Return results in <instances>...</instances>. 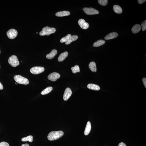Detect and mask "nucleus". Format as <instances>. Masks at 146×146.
Segmentation results:
<instances>
[{
  "label": "nucleus",
  "instance_id": "nucleus-23",
  "mask_svg": "<svg viewBox=\"0 0 146 146\" xmlns=\"http://www.w3.org/2000/svg\"><path fill=\"white\" fill-rule=\"evenodd\" d=\"M71 34H69L67 35L65 37L62 38L60 40V41L61 43H66V42L67 41L71 38Z\"/></svg>",
  "mask_w": 146,
  "mask_h": 146
},
{
  "label": "nucleus",
  "instance_id": "nucleus-8",
  "mask_svg": "<svg viewBox=\"0 0 146 146\" xmlns=\"http://www.w3.org/2000/svg\"><path fill=\"white\" fill-rule=\"evenodd\" d=\"M60 77V75L58 73L53 72L51 73L48 77V79L52 82H55Z\"/></svg>",
  "mask_w": 146,
  "mask_h": 146
},
{
  "label": "nucleus",
  "instance_id": "nucleus-10",
  "mask_svg": "<svg viewBox=\"0 0 146 146\" xmlns=\"http://www.w3.org/2000/svg\"><path fill=\"white\" fill-rule=\"evenodd\" d=\"M78 24L81 28L83 29H87L89 27L88 23L86 22V21L83 19H81L78 21Z\"/></svg>",
  "mask_w": 146,
  "mask_h": 146
},
{
  "label": "nucleus",
  "instance_id": "nucleus-25",
  "mask_svg": "<svg viewBox=\"0 0 146 146\" xmlns=\"http://www.w3.org/2000/svg\"><path fill=\"white\" fill-rule=\"evenodd\" d=\"M72 72L73 73H76L77 72H80V69L78 65H75L74 67L71 68Z\"/></svg>",
  "mask_w": 146,
  "mask_h": 146
},
{
  "label": "nucleus",
  "instance_id": "nucleus-32",
  "mask_svg": "<svg viewBox=\"0 0 146 146\" xmlns=\"http://www.w3.org/2000/svg\"><path fill=\"white\" fill-rule=\"evenodd\" d=\"M3 89V86L1 83L0 82V90H2Z\"/></svg>",
  "mask_w": 146,
  "mask_h": 146
},
{
  "label": "nucleus",
  "instance_id": "nucleus-9",
  "mask_svg": "<svg viewBox=\"0 0 146 146\" xmlns=\"http://www.w3.org/2000/svg\"><path fill=\"white\" fill-rule=\"evenodd\" d=\"M72 94V91L71 89L69 88H67L63 95V98L64 101H67L71 96Z\"/></svg>",
  "mask_w": 146,
  "mask_h": 146
},
{
  "label": "nucleus",
  "instance_id": "nucleus-7",
  "mask_svg": "<svg viewBox=\"0 0 146 146\" xmlns=\"http://www.w3.org/2000/svg\"><path fill=\"white\" fill-rule=\"evenodd\" d=\"M7 35L8 37L10 39H14L17 36L18 32L16 30L11 29L7 32Z\"/></svg>",
  "mask_w": 146,
  "mask_h": 146
},
{
  "label": "nucleus",
  "instance_id": "nucleus-36",
  "mask_svg": "<svg viewBox=\"0 0 146 146\" xmlns=\"http://www.w3.org/2000/svg\"><path fill=\"white\" fill-rule=\"evenodd\" d=\"M37 33H38V32H37L36 33L37 34Z\"/></svg>",
  "mask_w": 146,
  "mask_h": 146
},
{
  "label": "nucleus",
  "instance_id": "nucleus-13",
  "mask_svg": "<svg viewBox=\"0 0 146 146\" xmlns=\"http://www.w3.org/2000/svg\"><path fill=\"white\" fill-rule=\"evenodd\" d=\"M57 53V50L54 49L50 53L47 55L46 57L47 59H52L55 57Z\"/></svg>",
  "mask_w": 146,
  "mask_h": 146
},
{
  "label": "nucleus",
  "instance_id": "nucleus-33",
  "mask_svg": "<svg viewBox=\"0 0 146 146\" xmlns=\"http://www.w3.org/2000/svg\"><path fill=\"white\" fill-rule=\"evenodd\" d=\"M22 146H29V144L26 143L24 144H22Z\"/></svg>",
  "mask_w": 146,
  "mask_h": 146
},
{
  "label": "nucleus",
  "instance_id": "nucleus-12",
  "mask_svg": "<svg viewBox=\"0 0 146 146\" xmlns=\"http://www.w3.org/2000/svg\"><path fill=\"white\" fill-rule=\"evenodd\" d=\"M68 55V52H65L61 53L58 58V61L59 62H61L64 60Z\"/></svg>",
  "mask_w": 146,
  "mask_h": 146
},
{
  "label": "nucleus",
  "instance_id": "nucleus-6",
  "mask_svg": "<svg viewBox=\"0 0 146 146\" xmlns=\"http://www.w3.org/2000/svg\"><path fill=\"white\" fill-rule=\"evenodd\" d=\"M45 68L41 67H34L30 70V72L33 74L37 75L43 73L45 71Z\"/></svg>",
  "mask_w": 146,
  "mask_h": 146
},
{
  "label": "nucleus",
  "instance_id": "nucleus-21",
  "mask_svg": "<svg viewBox=\"0 0 146 146\" xmlns=\"http://www.w3.org/2000/svg\"><path fill=\"white\" fill-rule=\"evenodd\" d=\"M78 36L77 35H73L71 36V38L67 41L66 42L65 44L67 45H69L72 42L75 41V40L78 39Z\"/></svg>",
  "mask_w": 146,
  "mask_h": 146
},
{
  "label": "nucleus",
  "instance_id": "nucleus-1",
  "mask_svg": "<svg viewBox=\"0 0 146 146\" xmlns=\"http://www.w3.org/2000/svg\"><path fill=\"white\" fill-rule=\"evenodd\" d=\"M64 134L63 131H52L48 134L47 138L50 141L55 140L62 137Z\"/></svg>",
  "mask_w": 146,
  "mask_h": 146
},
{
  "label": "nucleus",
  "instance_id": "nucleus-24",
  "mask_svg": "<svg viewBox=\"0 0 146 146\" xmlns=\"http://www.w3.org/2000/svg\"><path fill=\"white\" fill-rule=\"evenodd\" d=\"M33 137L32 136H28L22 139V142H27L29 141L30 142H32L33 141Z\"/></svg>",
  "mask_w": 146,
  "mask_h": 146
},
{
  "label": "nucleus",
  "instance_id": "nucleus-2",
  "mask_svg": "<svg viewBox=\"0 0 146 146\" xmlns=\"http://www.w3.org/2000/svg\"><path fill=\"white\" fill-rule=\"evenodd\" d=\"M56 29L55 28L50 27L48 26L45 27L42 29V31L39 33L40 36H44L47 35L48 36L50 34L55 32Z\"/></svg>",
  "mask_w": 146,
  "mask_h": 146
},
{
  "label": "nucleus",
  "instance_id": "nucleus-29",
  "mask_svg": "<svg viewBox=\"0 0 146 146\" xmlns=\"http://www.w3.org/2000/svg\"><path fill=\"white\" fill-rule=\"evenodd\" d=\"M142 81L145 87L146 88V78H143L142 79Z\"/></svg>",
  "mask_w": 146,
  "mask_h": 146
},
{
  "label": "nucleus",
  "instance_id": "nucleus-37",
  "mask_svg": "<svg viewBox=\"0 0 146 146\" xmlns=\"http://www.w3.org/2000/svg\"></svg>",
  "mask_w": 146,
  "mask_h": 146
},
{
  "label": "nucleus",
  "instance_id": "nucleus-26",
  "mask_svg": "<svg viewBox=\"0 0 146 146\" xmlns=\"http://www.w3.org/2000/svg\"><path fill=\"white\" fill-rule=\"evenodd\" d=\"M98 1L99 4L102 6H106L108 4V0H98Z\"/></svg>",
  "mask_w": 146,
  "mask_h": 146
},
{
  "label": "nucleus",
  "instance_id": "nucleus-14",
  "mask_svg": "<svg viewBox=\"0 0 146 146\" xmlns=\"http://www.w3.org/2000/svg\"><path fill=\"white\" fill-rule=\"evenodd\" d=\"M141 27L139 24H137L133 26L131 29V31L134 34H136L140 31Z\"/></svg>",
  "mask_w": 146,
  "mask_h": 146
},
{
  "label": "nucleus",
  "instance_id": "nucleus-4",
  "mask_svg": "<svg viewBox=\"0 0 146 146\" xmlns=\"http://www.w3.org/2000/svg\"><path fill=\"white\" fill-rule=\"evenodd\" d=\"M8 62L9 64L14 67H15L19 64V62L17 56L12 55L9 58Z\"/></svg>",
  "mask_w": 146,
  "mask_h": 146
},
{
  "label": "nucleus",
  "instance_id": "nucleus-30",
  "mask_svg": "<svg viewBox=\"0 0 146 146\" xmlns=\"http://www.w3.org/2000/svg\"><path fill=\"white\" fill-rule=\"evenodd\" d=\"M146 1V0H138V3L140 4H142L145 2Z\"/></svg>",
  "mask_w": 146,
  "mask_h": 146
},
{
  "label": "nucleus",
  "instance_id": "nucleus-17",
  "mask_svg": "<svg viewBox=\"0 0 146 146\" xmlns=\"http://www.w3.org/2000/svg\"><path fill=\"white\" fill-rule=\"evenodd\" d=\"M91 129V125L90 122L88 121L86 125L84 131V134L87 136L89 134Z\"/></svg>",
  "mask_w": 146,
  "mask_h": 146
},
{
  "label": "nucleus",
  "instance_id": "nucleus-34",
  "mask_svg": "<svg viewBox=\"0 0 146 146\" xmlns=\"http://www.w3.org/2000/svg\"><path fill=\"white\" fill-rule=\"evenodd\" d=\"M15 84H17H17L16 83V82H15Z\"/></svg>",
  "mask_w": 146,
  "mask_h": 146
},
{
  "label": "nucleus",
  "instance_id": "nucleus-28",
  "mask_svg": "<svg viewBox=\"0 0 146 146\" xmlns=\"http://www.w3.org/2000/svg\"><path fill=\"white\" fill-rule=\"evenodd\" d=\"M0 146H10L9 144L7 142H4L0 143Z\"/></svg>",
  "mask_w": 146,
  "mask_h": 146
},
{
  "label": "nucleus",
  "instance_id": "nucleus-16",
  "mask_svg": "<svg viewBox=\"0 0 146 146\" xmlns=\"http://www.w3.org/2000/svg\"><path fill=\"white\" fill-rule=\"evenodd\" d=\"M88 88L92 90L98 91L100 90V87L99 86L96 84H89L87 86Z\"/></svg>",
  "mask_w": 146,
  "mask_h": 146
},
{
  "label": "nucleus",
  "instance_id": "nucleus-31",
  "mask_svg": "<svg viewBox=\"0 0 146 146\" xmlns=\"http://www.w3.org/2000/svg\"><path fill=\"white\" fill-rule=\"evenodd\" d=\"M118 146H126L124 143L121 142L119 144Z\"/></svg>",
  "mask_w": 146,
  "mask_h": 146
},
{
  "label": "nucleus",
  "instance_id": "nucleus-15",
  "mask_svg": "<svg viewBox=\"0 0 146 146\" xmlns=\"http://www.w3.org/2000/svg\"><path fill=\"white\" fill-rule=\"evenodd\" d=\"M70 13L68 11H63L57 12L56 14V15L58 17H63L69 15Z\"/></svg>",
  "mask_w": 146,
  "mask_h": 146
},
{
  "label": "nucleus",
  "instance_id": "nucleus-11",
  "mask_svg": "<svg viewBox=\"0 0 146 146\" xmlns=\"http://www.w3.org/2000/svg\"><path fill=\"white\" fill-rule=\"evenodd\" d=\"M118 36V34L116 32H112L110 34L107 35L105 38V40H109L116 38Z\"/></svg>",
  "mask_w": 146,
  "mask_h": 146
},
{
  "label": "nucleus",
  "instance_id": "nucleus-27",
  "mask_svg": "<svg viewBox=\"0 0 146 146\" xmlns=\"http://www.w3.org/2000/svg\"><path fill=\"white\" fill-rule=\"evenodd\" d=\"M142 30V31H144L146 29V20L144 21L141 24Z\"/></svg>",
  "mask_w": 146,
  "mask_h": 146
},
{
  "label": "nucleus",
  "instance_id": "nucleus-3",
  "mask_svg": "<svg viewBox=\"0 0 146 146\" xmlns=\"http://www.w3.org/2000/svg\"><path fill=\"white\" fill-rule=\"evenodd\" d=\"M14 78L16 82L19 84L27 85L29 83V81L27 79L20 75H15Z\"/></svg>",
  "mask_w": 146,
  "mask_h": 146
},
{
  "label": "nucleus",
  "instance_id": "nucleus-35",
  "mask_svg": "<svg viewBox=\"0 0 146 146\" xmlns=\"http://www.w3.org/2000/svg\"><path fill=\"white\" fill-rule=\"evenodd\" d=\"M1 53V51H0V54Z\"/></svg>",
  "mask_w": 146,
  "mask_h": 146
},
{
  "label": "nucleus",
  "instance_id": "nucleus-18",
  "mask_svg": "<svg viewBox=\"0 0 146 146\" xmlns=\"http://www.w3.org/2000/svg\"><path fill=\"white\" fill-rule=\"evenodd\" d=\"M89 67L91 71L95 72L97 71L96 63L94 62H91L89 63Z\"/></svg>",
  "mask_w": 146,
  "mask_h": 146
},
{
  "label": "nucleus",
  "instance_id": "nucleus-22",
  "mask_svg": "<svg viewBox=\"0 0 146 146\" xmlns=\"http://www.w3.org/2000/svg\"><path fill=\"white\" fill-rule=\"evenodd\" d=\"M52 88L51 87H47L42 91L41 94L45 95L48 94L52 91Z\"/></svg>",
  "mask_w": 146,
  "mask_h": 146
},
{
  "label": "nucleus",
  "instance_id": "nucleus-5",
  "mask_svg": "<svg viewBox=\"0 0 146 146\" xmlns=\"http://www.w3.org/2000/svg\"><path fill=\"white\" fill-rule=\"evenodd\" d=\"M82 10L84 13L88 15H97L99 13V12L97 10L92 8H84Z\"/></svg>",
  "mask_w": 146,
  "mask_h": 146
},
{
  "label": "nucleus",
  "instance_id": "nucleus-20",
  "mask_svg": "<svg viewBox=\"0 0 146 146\" xmlns=\"http://www.w3.org/2000/svg\"><path fill=\"white\" fill-rule=\"evenodd\" d=\"M113 9L114 11L117 14H120L122 12V8L118 5H114L113 7Z\"/></svg>",
  "mask_w": 146,
  "mask_h": 146
},
{
  "label": "nucleus",
  "instance_id": "nucleus-19",
  "mask_svg": "<svg viewBox=\"0 0 146 146\" xmlns=\"http://www.w3.org/2000/svg\"><path fill=\"white\" fill-rule=\"evenodd\" d=\"M105 43V40H100L95 42L93 44V46L95 47H98L101 46L104 44Z\"/></svg>",
  "mask_w": 146,
  "mask_h": 146
}]
</instances>
